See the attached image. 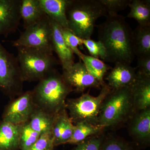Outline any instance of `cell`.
I'll return each mask as SVG.
<instances>
[{
    "label": "cell",
    "mask_w": 150,
    "mask_h": 150,
    "mask_svg": "<svg viewBox=\"0 0 150 150\" xmlns=\"http://www.w3.org/2000/svg\"><path fill=\"white\" fill-rule=\"evenodd\" d=\"M16 48V58L24 82L40 81L60 64L53 54L29 47Z\"/></svg>",
    "instance_id": "277c9868"
},
{
    "label": "cell",
    "mask_w": 150,
    "mask_h": 150,
    "mask_svg": "<svg viewBox=\"0 0 150 150\" xmlns=\"http://www.w3.org/2000/svg\"><path fill=\"white\" fill-rule=\"evenodd\" d=\"M54 117L55 115L50 114L35 105L28 123L31 129L41 135L51 132Z\"/></svg>",
    "instance_id": "d6986e66"
},
{
    "label": "cell",
    "mask_w": 150,
    "mask_h": 150,
    "mask_svg": "<svg viewBox=\"0 0 150 150\" xmlns=\"http://www.w3.org/2000/svg\"><path fill=\"white\" fill-rule=\"evenodd\" d=\"M132 135L143 141L148 140L150 137V109L140 111L135 116L131 127Z\"/></svg>",
    "instance_id": "ffe728a7"
},
{
    "label": "cell",
    "mask_w": 150,
    "mask_h": 150,
    "mask_svg": "<svg viewBox=\"0 0 150 150\" xmlns=\"http://www.w3.org/2000/svg\"><path fill=\"white\" fill-rule=\"evenodd\" d=\"M134 109L139 111L150 108V78L137 72V79L131 86Z\"/></svg>",
    "instance_id": "5bb4252c"
},
{
    "label": "cell",
    "mask_w": 150,
    "mask_h": 150,
    "mask_svg": "<svg viewBox=\"0 0 150 150\" xmlns=\"http://www.w3.org/2000/svg\"><path fill=\"white\" fill-rule=\"evenodd\" d=\"M98 40L106 48L108 62L131 64L135 56L133 30L124 16L108 14L105 21L98 26Z\"/></svg>",
    "instance_id": "6da1fadb"
},
{
    "label": "cell",
    "mask_w": 150,
    "mask_h": 150,
    "mask_svg": "<svg viewBox=\"0 0 150 150\" xmlns=\"http://www.w3.org/2000/svg\"><path fill=\"white\" fill-rule=\"evenodd\" d=\"M62 77L66 82L77 92H83L87 88H98L100 83L91 74L82 62L75 63L68 69L63 70Z\"/></svg>",
    "instance_id": "30bf717a"
},
{
    "label": "cell",
    "mask_w": 150,
    "mask_h": 150,
    "mask_svg": "<svg viewBox=\"0 0 150 150\" xmlns=\"http://www.w3.org/2000/svg\"><path fill=\"white\" fill-rule=\"evenodd\" d=\"M129 6L131 10L127 18L136 20L139 25H150V0H132Z\"/></svg>",
    "instance_id": "44dd1931"
},
{
    "label": "cell",
    "mask_w": 150,
    "mask_h": 150,
    "mask_svg": "<svg viewBox=\"0 0 150 150\" xmlns=\"http://www.w3.org/2000/svg\"><path fill=\"white\" fill-rule=\"evenodd\" d=\"M132 0H98L106 13L118 14L126 9Z\"/></svg>",
    "instance_id": "4316f807"
},
{
    "label": "cell",
    "mask_w": 150,
    "mask_h": 150,
    "mask_svg": "<svg viewBox=\"0 0 150 150\" xmlns=\"http://www.w3.org/2000/svg\"><path fill=\"white\" fill-rule=\"evenodd\" d=\"M52 25L47 15L36 23L25 29L18 39L12 41L15 47L35 48L53 54Z\"/></svg>",
    "instance_id": "ba28073f"
},
{
    "label": "cell",
    "mask_w": 150,
    "mask_h": 150,
    "mask_svg": "<svg viewBox=\"0 0 150 150\" xmlns=\"http://www.w3.org/2000/svg\"><path fill=\"white\" fill-rule=\"evenodd\" d=\"M35 105L32 91L23 93L12 98L5 108L2 120L15 125H22L29 121Z\"/></svg>",
    "instance_id": "9c48e42d"
},
{
    "label": "cell",
    "mask_w": 150,
    "mask_h": 150,
    "mask_svg": "<svg viewBox=\"0 0 150 150\" xmlns=\"http://www.w3.org/2000/svg\"><path fill=\"white\" fill-rule=\"evenodd\" d=\"M79 58L84 64L90 74L98 81L102 87L105 85L103 78L107 71L111 69V67L100 59L90 55H85L83 53Z\"/></svg>",
    "instance_id": "7402d4cb"
},
{
    "label": "cell",
    "mask_w": 150,
    "mask_h": 150,
    "mask_svg": "<svg viewBox=\"0 0 150 150\" xmlns=\"http://www.w3.org/2000/svg\"><path fill=\"white\" fill-rule=\"evenodd\" d=\"M21 15L25 29L42 19L46 15L39 0H22Z\"/></svg>",
    "instance_id": "e0dca14e"
},
{
    "label": "cell",
    "mask_w": 150,
    "mask_h": 150,
    "mask_svg": "<svg viewBox=\"0 0 150 150\" xmlns=\"http://www.w3.org/2000/svg\"><path fill=\"white\" fill-rule=\"evenodd\" d=\"M136 69L130 65L117 63L106 78L108 86L114 90L131 86L137 79Z\"/></svg>",
    "instance_id": "4fadbf2b"
},
{
    "label": "cell",
    "mask_w": 150,
    "mask_h": 150,
    "mask_svg": "<svg viewBox=\"0 0 150 150\" xmlns=\"http://www.w3.org/2000/svg\"><path fill=\"white\" fill-rule=\"evenodd\" d=\"M138 72L150 78V56L138 58Z\"/></svg>",
    "instance_id": "4dcf8cb0"
},
{
    "label": "cell",
    "mask_w": 150,
    "mask_h": 150,
    "mask_svg": "<svg viewBox=\"0 0 150 150\" xmlns=\"http://www.w3.org/2000/svg\"><path fill=\"white\" fill-rule=\"evenodd\" d=\"M106 14L98 0H70L67 10L69 29L81 39H91L97 20Z\"/></svg>",
    "instance_id": "3957f363"
},
{
    "label": "cell",
    "mask_w": 150,
    "mask_h": 150,
    "mask_svg": "<svg viewBox=\"0 0 150 150\" xmlns=\"http://www.w3.org/2000/svg\"><path fill=\"white\" fill-rule=\"evenodd\" d=\"M104 128L84 121L78 122L74 125L72 135L67 144H78L90 136L98 134Z\"/></svg>",
    "instance_id": "603a6c76"
},
{
    "label": "cell",
    "mask_w": 150,
    "mask_h": 150,
    "mask_svg": "<svg viewBox=\"0 0 150 150\" xmlns=\"http://www.w3.org/2000/svg\"><path fill=\"white\" fill-rule=\"evenodd\" d=\"M61 31L66 44L74 54L79 57L82 54L79 46L83 47V39L74 34L69 29L61 27Z\"/></svg>",
    "instance_id": "484cf974"
},
{
    "label": "cell",
    "mask_w": 150,
    "mask_h": 150,
    "mask_svg": "<svg viewBox=\"0 0 150 150\" xmlns=\"http://www.w3.org/2000/svg\"><path fill=\"white\" fill-rule=\"evenodd\" d=\"M83 45L88 50L90 56L108 61V55L106 48L100 40L95 41L91 39H83Z\"/></svg>",
    "instance_id": "d4e9b609"
},
{
    "label": "cell",
    "mask_w": 150,
    "mask_h": 150,
    "mask_svg": "<svg viewBox=\"0 0 150 150\" xmlns=\"http://www.w3.org/2000/svg\"><path fill=\"white\" fill-rule=\"evenodd\" d=\"M38 81L32 90L35 105L50 114L56 115L65 106L67 96L74 90L56 69Z\"/></svg>",
    "instance_id": "7a4b0ae2"
},
{
    "label": "cell",
    "mask_w": 150,
    "mask_h": 150,
    "mask_svg": "<svg viewBox=\"0 0 150 150\" xmlns=\"http://www.w3.org/2000/svg\"><path fill=\"white\" fill-rule=\"evenodd\" d=\"M22 0H0V36L7 37L18 28Z\"/></svg>",
    "instance_id": "8fae6325"
},
{
    "label": "cell",
    "mask_w": 150,
    "mask_h": 150,
    "mask_svg": "<svg viewBox=\"0 0 150 150\" xmlns=\"http://www.w3.org/2000/svg\"><path fill=\"white\" fill-rule=\"evenodd\" d=\"M111 89L105 85L97 96L84 93L78 98L70 99L65 103L69 116L73 123L84 122L97 125L98 119L104 100Z\"/></svg>",
    "instance_id": "8992f818"
},
{
    "label": "cell",
    "mask_w": 150,
    "mask_h": 150,
    "mask_svg": "<svg viewBox=\"0 0 150 150\" xmlns=\"http://www.w3.org/2000/svg\"><path fill=\"white\" fill-rule=\"evenodd\" d=\"M132 41L135 56H150V25L137 26L133 31Z\"/></svg>",
    "instance_id": "ac0fdd59"
},
{
    "label": "cell",
    "mask_w": 150,
    "mask_h": 150,
    "mask_svg": "<svg viewBox=\"0 0 150 150\" xmlns=\"http://www.w3.org/2000/svg\"><path fill=\"white\" fill-rule=\"evenodd\" d=\"M70 0H39L45 13L63 28H68L67 7Z\"/></svg>",
    "instance_id": "2e32d148"
},
{
    "label": "cell",
    "mask_w": 150,
    "mask_h": 150,
    "mask_svg": "<svg viewBox=\"0 0 150 150\" xmlns=\"http://www.w3.org/2000/svg\"><path fill=\"white\" fill-rule=\"evenodd\" d=\"M100 150H133L129 145L118 140L110 139L102 142Z\"/></svg>",
    "instance_id": "f546056e"
},
{
    "label": "cell",
    "mask_w": 150,
    "mask_h": 150,
    "mask_svg": "<svg viewBox=\"0 0 150 150\" xmlns=\"http://www.w3.org/2000/svg\"><path fill=\"white\" fill-rule=\"evenodd\" d=\"M102 142L100 137H90L77 144L73 150H100Z\"/></svg>",
    "instance_id": "f1b7e54d"
},
{
    "label": "cell",
    "mask_w": 150,
    "mask_h": 150,
    "mask_svg": "<svg viewBox=\"0 0 150 150\" xmlns=\"http://www.w3.org/2000/svg\"><path fill=\"white\" fill-rule=\"evenodd\" d=\"M134 109L131 86L112 90L103 103L97 125L105 128L118 124Z\"/></svg>",
    "instance_id": "5b68a950"
},
{
    "label": "cell",
    "mask_w": 150,
    "mask_h": 150,
    "mask_svg": "<svg viewBox=\"0 0 150 150\" xmlns=\"http://www.w3.org/2000/svg\"><path fill=\"white\" fill-rule=\"evenodd\" d=\"M23 82L16 56L0 41V90L12 99L23 93Z\"/></svg>",
    "instance_id": "52a82bcc"
},
{
    "label": "cell",
    "mask_w": 150,
    "mask_h": 150,
    "mask_svg": "<svg viewBox=\"0 0 150 150\" xmlns=\"http://www.w3.org/2000/svg\"><path fill=\"white\" fill-rule=\"evenodd\" d=\"M40 134L31 129L28 123L23 126L20 140V150H29L37 142Z\"/></svg>",
    "instance_id": "cb8c5ba5"
},
{
    "label": "cell",
    "mask_w": 150,
    "mask_h": 150,
    "mask_svg": "<svg viewBox=\"0 0 150 150\" xmlns=\"http://www.w3.org/2000/svg\"><path fill=\"white\" fill-rule=\"evenodd\" d=\"M23 125H15L0 120V150H20Z\"/></svg>",
    "instance_id": "9a60e30c"
},
{
    "label": "cell",
    "mask_w": 150,
    "mask_h": 150,
    "mask_svg": "<svg viewBox=\"0 0 150 150\" xmlns=\"http://www.w3.org/2000/svg\"><path fill=\"white\" fill-rule=\"evenodd\" d=\"M51 20L53 51L57 54L63 70L68 69L75 63L74 54L66 44L62 35L61 26L54 21Z\"/></svg>",
    "instance_id": "7c38bea8"
},
{
    "label": "cell",
    "mask_w": 150,
    "mask_h": 150,
    "mask_svg": "<svg viewBox=\"0 0 150 150\" xmlns=\"http://www.w3.org/2000/svg\"><path fill=\"white\" fill-rule=\"evenodd\" d=\"M54 147L52 133L48 132L40 135L29 150H53Z\"/></svg>",
    "instance_id": "83f0119b"
}]
</instances>
